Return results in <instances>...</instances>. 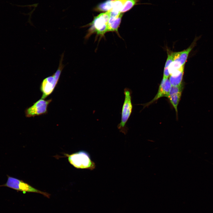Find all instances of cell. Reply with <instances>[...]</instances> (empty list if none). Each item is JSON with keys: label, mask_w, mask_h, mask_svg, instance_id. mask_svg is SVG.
<instances>
[{"label": "cell", "mask_w": 213, "mask_h": 213, "mask_svg": "<svg viewBox=\"0 0 213 213\" xmlns=\"http://www.w3.org/2000/svg\"><path fill=\"white\" fill-rule=\"evenodd\" d=\"M114 0H108L101 3L97 7V9L101 11H110L112 8Z\"/></svg>", "instance_id": "cell-13"}, {"label": "cell", "mask_w": 213, "mask_h": 213, "mask_svg": "<svg viewBox=\"0 0 213 213\" xmlns=\"http://www.w3.org/2000/svg\"><path fill=\"white\" fill-rule=\"evenodd\" d=\"M171 86L169 80L168 78H163L157 94L151 101L145 104L144 107L148 106L161 97H168Z\"/></svg>", "instance_id": "cell-7"}, {"label": "cell", "mask_w": 213, "mask_h": 213, "mask_svg": "<svg viewBox=\"0 0 213 213\" xmlns=\"http://www.w3.org/2000/svg\"><path fill=\"white\" fill-rule=\"evenodd\" d=\"M199 38V37L195 38L191 44L186 49L181 51L176 52L174 61L182 66H184L189 53L196 45V42Z\"/></svg>", "instance_id": "cell-8"}, {"label": "cell", "mask_w": 213, "mask_h": 213, "mask_svg": "<svg viewBox=\"0 0 213 213\" xmlns=\"http://www.w3.org/2000/svg\"><path fill=\"white\" fill-rule=\"evenodd\" d=\"M110 16L109 20L107 31H115L118 32V30L120 24L122 13L110 12Z\"/></svg>", "instance_id": "cell-9"}, {"label": "cell", "mask_w": 213, "mask_h": 213, "mask_svg": "<svg viewBox=\"0 0 213 213\" xmlns=\"http://www.w3.org/2000/svg\"><path fill=\"white\" fill-rule=\"evenodd\" d=\"M183 74L184 72H183L175 76L170 75L169 80L172 86H178L182 84Z\"/></svg>", "instance_id": "cell-12"}, {"label": "cell", "mask_w": 213, "mask_h": 213, "mask_svg": "<svg viewBox=\"0 0 213 213\" xmlns=\"http://www.w3.org/2000/svg\"><path fill=\"white\" fill-rule=\"evenodd\" d=\"M64 56L63 53L61 55L59 66L56 72L44 79L41 82L40 89L42 94L41 99H44L51 94L57 85L64 67L62 63Z\"/></svg>", "instance_id": "cell-1"}, {"label": "cell", "mask_w": 213, "mask_h": 213, "mask_svg": "<svg viewBox=\"0 0 213 213\" xmlns=\"http://www.w3.org/2000/svg\"><path fill=\"white\" fill-rule=\"evenodd\" d=\"M124 93L125 99L122 109L121 120L117 127L120 132L125 135L128 131L126 124L131 114L133 105L131 90L128 88H125Z\"/></svg>", "instance_id": "cell-3"}, {"label": "cell", "mask_w": 213, "mask_h": 213, "mask_svg": "<svg viewBox=\"0 0 213 213\" xmlns=\"http://www.w3.org/2000/svg\"><path fill=\"white\" fill-rule=\"evenodd\" d=\"M7 176V180L6 183L0 185V187H7L17 191H22L24 193L26 192L39 193L48 198H50L49 193L38 190L22 180L8 175Z\"/></svg>", "instance_id": "cell-4"}, {"label": "cell", "mask_w": 213, "mask_h": 213, "mask_svg": "<svg viewBox=\"0 0 213 213\" xmlns=\"http://www.w3.org/2000/svg\"><path fill=\"white\" fill-rule=\"evenodd\" d=\"M176 52H171L168 54V57L164 66L163 78H168L170 76L168 68L174 60Z\"/></svg>", "instance_id": "cell-10"}, {"label": "cell", "mask_w": 213, "mask_h": 213, "mask_svg": "<svg viewBox=\"0 0 213 213\" xmlns=\"http://www.w3.org/2000/svg\"><path fill=\"white\" fill-rule=\"evenodd\" d=\"M110 11L101 13L95 17L91 23L90 31L96 33L101 36H104L107 31V26L110 16Z\"/></svg>", "instance_id": "cell-5"}, {"label": "cell", "mask_w": 213, "mask_h": 213, "mask_svg": "<svg viewBox=\"0 0 213 213\" xmlns=\"http://www.w3.org/2000/svg\"><path fill=\"white\" fill-rule=\"evenodd\" d=\"M51 99L46 100L41 99L33 105L27 108L25 111V116L27 117H34L47 113L49 104L51 102Z\"/></svg>", "instance_id": "cell-6"}, {"label": "cell", "mask_w": 213, "mask_h": 213, "mask_svg": "<svg viewBox=\"0 0 213 213\" xmlns=\"http://www.w3.org/2000/svg\"><path fill=\"white\" fill-rule=\"evenodd\" d=\"M70 163L78 169H86L91 170L94 169L95 163L91 159L89 154L87 151H80L70 154H66Z\"/></svg>", "instance_id": "cell-2"}, {"label": "cell", "mask_w": 213, "mask_h": 213, "mask_svg": "<svg viewBox=\"0 0 213 213\" xmlns=\"http://www.w3.org/2000/svg\"><path fill=\"white\" fill-rule=\"evenodd\" d=\"M182 93L169 94L167 97L174 108L176 114L178 113V106L180 101Z\"/></svg>", "instance_id": "cell-11"}]
</instances>
